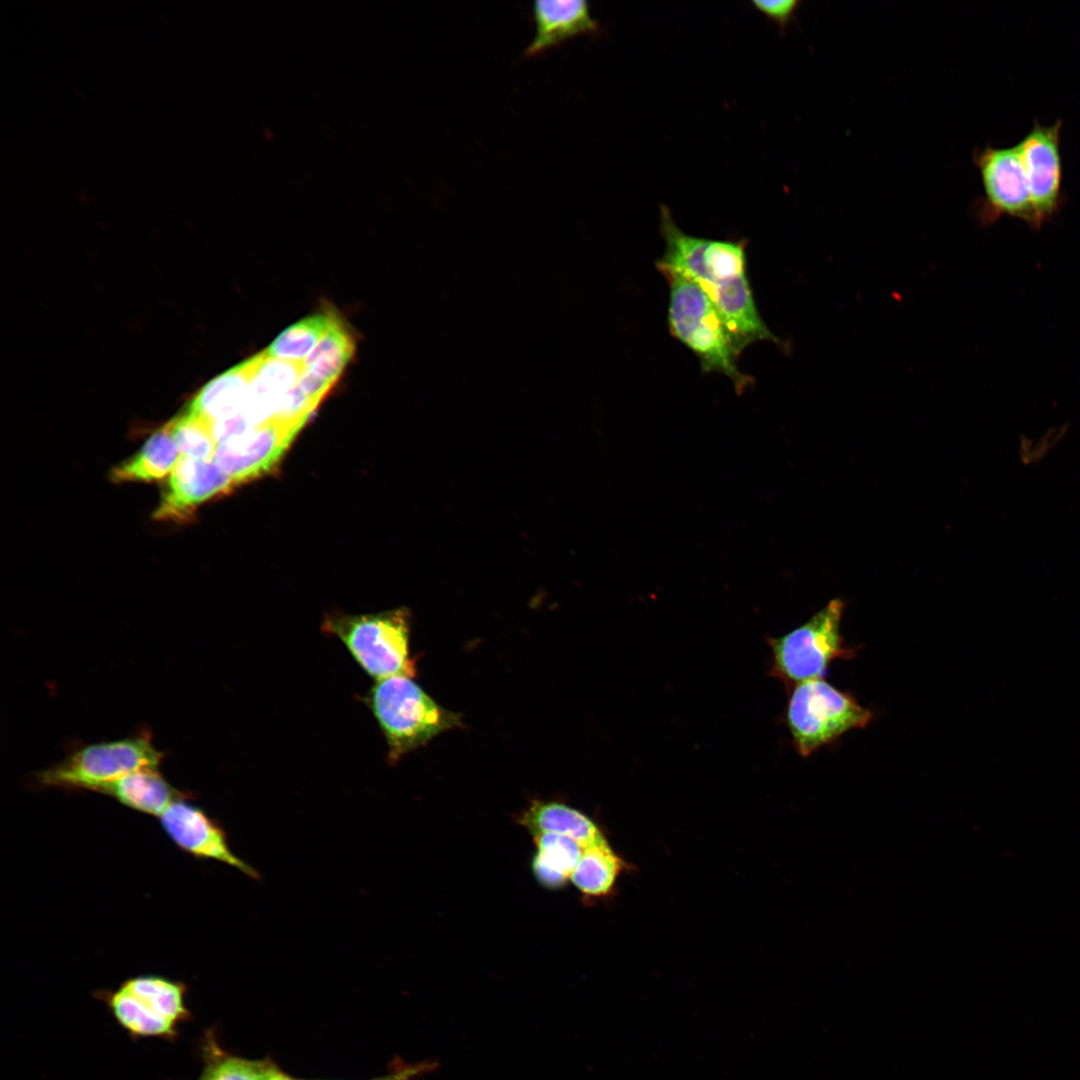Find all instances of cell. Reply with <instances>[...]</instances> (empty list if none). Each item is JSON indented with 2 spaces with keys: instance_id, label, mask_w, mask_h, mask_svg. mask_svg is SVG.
I'll use <instances>...</instances> for the list:
<instances>
[{
  "instance_id": "1",
  "label": "cell",
  "mask_w": 1080,
  "mask_h": 1080,
  "mask_svg": "<svg viewBox=\"0 0 1080 1080\" xmlns=\"http://www.w3.org/2000/svg\"><path fill=\"white\" fill-rule=\"evenodd\" d=\"M660 233L665 249L656 261L663 275L674 274L696 284L721 314L739 354L759 341L782 342L757 309L747 277L744 240H713L685 233L669 208L660 207Z\"/></svg>"
},
{
  "instance_id": "2",
  "label": "cell",
  "mask_w": 1080,
  "mask_h": 1080,
  "mask_svg": "<svg viewBox=\"0 0 1080 1080\" xmlns=\"http://www.w3.org/2000/svg\"><path fill=\"white\" fill-rule=\"evenodd\" d=\"M663 276L669 285L667 321L672 336L696 355L703 372L726 376L742 393L752 378L739 369L740 354L717 308L691 281L674 274Z\"/></svg>"
},
{
  "instance_id": "3",
  "label": "cell",
  "mask_w": 1080,
  "mask_h": 1080,
  "mask_svg": "<svg viewBox=\"0 0 1080 1080\" xmlns=\"http://www.w3.org/2000/svg\"><path fill=\"white\" fill-rule=\"evenodd\" d=\"M363 701L383 733L390 764L461 725L459 714L440 706L408 676L377 680Z\"/></svg>"
},
{
  "instance_id": "4",
  "label": "cell",
  "mask_w": 1080,
  "mask_h": 1080,
  "mask_svg": "<svg viewBox=\"0 0 1080 1080\" xmlns=\"http://www.w3.org/2000/svg\"><path fill=\"white\" fill-rule=\"evenodd\" d=\"M321 629L338 638L376 681L397 675L416 676V659L410 654L407 609L364 615L334 613L325 617Z\"/></svg>"
},
{
  "instance_id": "5",
  "label": "cell",
  "mask_w": 1080,
  "mask_h": 1080,
  "mask_svg": "<svg viewBox=\"0 0 1080 1080\" xmlns=\"http://www.w3.org/2000/svg\"><path fill=\"white\" fill-rule=\"evenodd\" d=\"M873 712L824 678L796 684L785 709V724L796 751L808 757L847 732L864 729Z\"/></svg>"
},
{
  "instance_id": "6",
  "label": "cell",
  "mask_w": 1080,
  "mask_h": 1080,
  "mask_svg": "<svg viewBox=\"0 0 1080 1080\" xmlns=\"http://www.w3.org/2000/svg\"><path fill=\"white\" fill-rule=\"evenodd\" d=\"M844 603L829 601L808 621L777 638H769L772 651L770 674L787 685L824 678L836 659L855 657L841 632Z\"/></svg>"
},
{
  "instance_id": "7",
  "label": "cell",
  "mask_w": 1080,
  "mask_h": 1080,
  "mask_svg": "<svg viewBox=\"0 0 1080 1080\" xmlns=\"http://www.w3.org/2000/svg\"><path fill=\"white\" fill-rule=\"evenodd\" d=\"M164 755L149 733L83 746L38 772L42 786L95 791L101 785L145 767H159Z\"/></svg>"
},
{
  "instance_id": "8",
  "label": "cell",
  "mask_w": 1080,
  "mask_h": 1080,
  "mask_svg": "<svg viewBox=\"0 0 1080 1080\" xmlns=\"http://www.w3.org/2000/svg\"><path fill=\"white\" fill-rule=\"evenodd\" d=\"M182 982L159 975L127 979L112 995L109 1009L117 1023L133 1038L174 1040L179 1027L190 1020Z\"/></svg>"
},
{
  "instance_id": "9",
  "label": "cell",
  "mask_w": 1080,
  "mask_h": 1080,
  "mask_svg": "<svg viewBox=\"0 0 1080 1080\" xmlns=\"http://www.w3.org/2000/svg\"><path fill=\"white\" fill-rule=\"evenodd\" d=\"M972 159L979 171L984 191L975 208L980 224L989 226L1000 217L1009 216L1025 222L1033 230H1039L1041 226L1033 207L1017 145H988L983 149H976Z\"/></svg>"
},
{
  "instance_id": "10",
  "label": "cell",
  "mask_w": 1080,
  "mask_h": 1080,
  "mask_svg": "<svg viewBox=\"0 0 1080 1080\" xmlns=\"http://www.w3.org/2000/svg\"><path fill=\"white\" fill-rule=\"evenodd\" d=\"M1061 130V120L1050 126L1034 121L1030 131L1016 144L1041 227L1058 213L1064 202Z\"/></svg>"
},
{
  "instance_id": "11",
  "label": "cell",
  "mask_w": 1080,
  "mask_h": 1080,
  "mask_svg": "<svg viewBox=\"0 0 1080 1080\" xmlns=\"http://www.w3.org/2000/svg\"><path fill=\"white\" fill-rule=\"evenodd\" d=\"M303 424L269 420L218 443L213 461L236 484L268 472Z\"/></svg>"
},
{
  "instance_id": "12",
  "label": "cell",
  "mask_w": 1080,
  "mask_h": 1080,
  "mask_svg": "<svg viewBox=\"0 0 1080 1080\" xmlns=\"http://www.w3.org/2000/svg\"><path fill=\"white\" fill-rule=\"evenodd\" d=\"M160 821L167 835L184 851L198 858L225 862L253 879L259 878L254 868L230 850L221 825L185 797L173 801Z\"/></svg>"
},
{
  "instance_id": "13",
  "label": "cell",
  "mask_w": 1080,
  "mask_h": 1080,
  "mask_svg": "<svg viewBox=\"0 0 1080 1080\" xmlns=\"http://www.w3.org/2000/svg\"><path fill=\"white\" fill-rule=\"evenodd\" d=\"M234 481L212 460L180 457L169 475L153 518L184 521L200 503L225 493Z\"/></svg>"
},
{
  "instance_id": "14",
  "label": "cell",
  "mask_w": 1080,
  "mask_h": 1080,
  "mask_svg": "<svg viewBox=\"0 0 1080 1080\" xmlns=\"http://www.w3.org/2000/svg\"><path fill=\"white\" fill-rule=\"evenodd\" d=\"M532 16L536 33L523 54L537 55L565 40L599 32V22L591 15L590 6L583 0L535 1Z\"/></svg>"
},
{
  "instance_id": "15",
  "label": "cell",
  "mask_w": 1080,
  "mask_h": 1080,
  "mask_svg": "<svg viewBox=\"0 0 1080 1080\" xmlns=\"http://www.w3.org/2000/svg\"><path fill=\"white\" fill-rule=\"evenodd\" d=\"M264 357L262 351L212 379L187 408L209 425L242 413L251 382Z\"/></svg>"
},
{
  "instance_id": "16",
  "label": "cell",
  "mask_w": 1080,
  "mask_h": 1080,
  "mask_svg": "<svg viewBox=\"0 0 1080 1080\" xmlns=\"http://www.w3.org/2000/svg\"><path fill=\"white\" fill-rule=\"evenodd\" d=\"M304 363L265 357L251 382L242 414L251 426L272 420L282 398L299 382Z\"/></svg>"
},
{
  "instance_id": "17",
  "label": "cell",
  "mask_w": 1080,
  "mask_h": 1080,
  "mask_svg": "<svg viewBox=\"0 0 1080 1080\" xmlns=\"http://www.w3.org/2000/svg\"><path fill=\"white\" fill-rule=\"evenodd\" d=\"M518 823L532 835L545 832L568 836L583 849L606 841L591 818L560 802L534 800L520 813Z\"/></svg>"
},
{
  "instance_id": "18",
  "label": "cell",
  "mask_w": 1080,
  "mask_h": 1080,
  "mask_svg": "<svg viewBox=\"0 0 1080 1080\" xmlns=\"http://www.w3.org/2000/svg\"><path fill=\"white\" fill-rule=\"evenodd\" d=\"M129 808L160 817L175 800L185 795L170 785L159 767H145L98 787Z\"/></svg>"
},
{
  "instance_id": "19",
  "label": "cell",
  "mask_w": 1080,
  "mask_h": 1080,
  "mask_svg": "<svg viewBox=\"0 0 1080 1080\" xmlns=\"http://www.w3.org/2000/svg\"><path fill=\"white\" fill-rule=\"evenodd\" d=\"M181 455L169 422L155 431L132 457L115 466L113 482H152L170 475Z\"/></svg>"
},
{
  "instance_id": "20",
  "label": "cell",
  "mask_w": 1080,
  "mask_h": 1080,
  "mask_svg": "<svg viewBox=\"0 0 1080 1080\" xmlns=\"http://www.w3.org/2000/svg\"><path fill=\"white\" fill-rule=\"evenodd\" d=\"M536 853L532 870L536 880L545 888L559 889L578 864L583 848L572 838L555 833L533 834Z\"/></svg>"
},
{
  "instance_id": "21",
  "label": "cell",
  "mask_w": 1080,
  "mask_h": 1080,
  "mask_svg": "<svg viewBox=\"0 0 1080 1080\" xmlns=\"http://www.w3.org/2000/svg\"><path fill=\"white\" fill-rule=\"evenodd\" d=\"M355 342L350 330L334 313L330 324L304 361V372L334 385L351 360Z\"/></svg>"
},
{
  "instance_id": "22",
  "label": "cell",
  "mask_w": 1080,
  "mask_h": 1080,
  "mask_svg": "<svg viewBox=\"0 0 1080 1080\" xmlns=\"http://www.w3.org/2000/svg\"><path fill=\"white\" fill-rule=\"evenodd\" d=\"M622 869V859L606 840L583 849L570 881L585 897H604L614 888Z\"/></svg>"
},
{
  "instance_id": "23",
  "label": "cell",
  "mask_w": 1080,
  "mask_h": 1080,
  "mask_svg": "<svg viewBox=\"0 0 1080 1080\" xmlns=\"http://www.w3.org/2000/svg\"><path fill=\"white\" fill-rule=\"evenodd\" d=\"M203 1067L197 1080H263L269 1060H253L225 1051L208 1032L201 1046Z\"/></svg>"
},
{
  "instance_id": "24",
  "label": "cell",
  "mask_w": 1080,
  "mask_h": 1080,
  "mask_svg": "<svg viewBox=\"0 0 1080 1080\" xmlns=\"http://www.w3.org/2000/svg\"><path fill=\"white\" fill-rule=\"evenodd\" d=\"M332 313L316 314L289 326L265 350L267 355L304 363L326 332Z\"/></svg>"
},
{
  "instance_id": "25",
  "label": "cell",
  "mask_w": 1080,
  "mask_h": 1080,
  "mask_svg": "<svg viewBox=\"0 0 1080 1080\" xmlns=\"http://www.w3.org/2000/svg\"><path fill=\"white\" fill-rule=\"evenodd\" d=\"M172 437L181 457L194 460H212L217 443L211 426L202 417L190 411L169 421Z\"/></svg>"
},
{
  "instance_id": "26",
  "label": "cell",
  "mask_w": 1080,
  "mask_h": 1080,
  "mask_svg": "<svg viewBox=\"0 0 1080 1080\" xmlns=\"http://www.w3.org/2000/svg\"><path fill=\"white\" fill-rule=\"evenodd\" d=\"M318 404L297 384L282 398L273 419L304 425Z\"/></svg>"
},
{
  "instance_id": "27",
  "label": "cell",
  "mask_w": 1080,
  "mask_h": 1080,
  "mask_svg": "<svg viewBox=\"0 0 1080 1080\" xmlns=\"http://www.w3.org/2000/svg\"><path fill=\"white\" fill-rule=\"evenodd\" d=\"M753 6L774 21L784 31L795 16L801 2L797 0L760 1L752 2Z\"/></svg>"
},
{
  "instance_id": "28",
  "label": "cell",
  "mask_w": 1080,
  "mask_h": 1080,
  "mask_svg": "<svg viewBox=\"0 0 1080 1080\" xmlns=\"http://www.w3.org/2000/svg\"><path fill=\"white\" fill-rule=\"evenodd\" d=\"M434 1064L431 1063H419L415 1065L401 1066L400 1068L393 1070L385 1075L370 1079V1080H411L414 1077L422 1074L425 1071H429Z\"/></svg>"
},
{
  "instance_id": "29",
  "label": "cell",
  "mask_w": 1080,
  "mask_h": 1080,
  "mask_svg": "<svg viewBox=\"0 0 1080 1080\" xmlns=\"http://www.w3.org/2000/svg\"><path fill=\"white\" fill-rule=\"evenodd\" d=\"M263 1080H299L282 1071L276 1064L269 1060Z\"/></svg>"
}]
</instances>
